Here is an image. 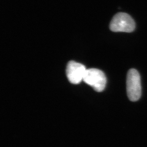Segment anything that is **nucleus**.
<instances>
[{
	"mask_svg": "<svg viewBox=\"0 0 147 147\" xmlns=\"http://www.w3.org/2000/svg\"><path fill=\"white\" fill-rule=\"evenodd\" d=\"M86 70L83 65L75 61H69L66 67V76L68 80L73 84L80 83L83 80Z\"/></svg>",
	"mask_w": 147,
	"mask_h": 147,
	"instance_id": "20e7f679",
	"label": "nucleus"
},
{
	"mask_svg": "<svg viewBox=\"0 0 147 147\" xmlns=\"http://www.w3.org/2000/svg\"><path fill=\"white\" fill-rule=\"evenodd\" d=\"M83 81L92 86L96 91H102L106 85V78L102 71L96 68L86 70Z\"/></svg>",
	"mask_w": 147,
	"mask_h": 147,
	"instance_id": "7ed1b4c3",
	"label": "nucleus"
},
{
	"mask_svg": "<svg viewBox=\"0 0 147 147\" xmlns=\"http://www.w3.org/2000/svg\"><path fill=\"white\" fill-rule=\"evenodd\" d=\"M127 92L128 97L131 101L139 100L142 94L140 75L134 69H131L127 76Z\"/></svg>",
	"mask_w": 147,
	"mask_h": 147,
	"instance_id": "f257e3e1",
	"label": "nucleus"
},
{
	"mask_svg": "<svg viewBox=\"0 0 147 147\" xmlns=\"http://www.w3.org/2000/svg\"><path fill=\"white\" fill-rule=\"evenodd\" d=\"M135 23L126 13H119L114 15L110 23L111 30L115 32L130 33L134 30Z\"/></svg>",
	"mask_w": 147,
	"mask_h": 147,
	"instance_id": "f03ea898",
	"label": "nucleus"
}]
</instances>
